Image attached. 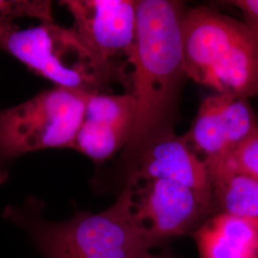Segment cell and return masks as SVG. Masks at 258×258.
<instances>
[{
  "label": "cell",
  "mask_w": 258,
  "mask_h": 258,
  "mask_svg": "<svg viewBox=\"0 0 258 258\" xmlns=\"http://www.w3.org/2000/svg\"><path fill=\"white\" fill-rule=\"evenodd\" d=\"M225 3L239 10L245 19L244 23L258 35V0H230Z\"/></svg>",
  "instance_id": "9a60e30c"
},
{
  "label": "cell",
  "mask_w": 258,
  "mask_h": 258,
  "mask_svg": "<svg viewBox=\"0 0 258 258\" xmlns=\"http://www.w3.org/2000/svg\"><path fill=\"white\" fill-rule=\"evenodd\" d=\"M211 164H221L258 181V127L226 158L206 165Z\"/></svg>",
  "instance_id": "5bb4252c"
},
{
  "label": "cell",
  "mask_w": 258,
  "mask_h": 258,
  "mask_svg": "<svg viewBox=\"0 0 258 258\" xmlns=\"http://www.w3.org/2000/svg\"><path fill=\"white\" fill-rule=\"evenodd\" d=\"M181 42L187 79L216 93L258 96V35L209 7L184 10Z\"/></svg>",
  "instance_id": "3957f363"
},
{
  "label": "cell",
  "mask_w": 258,
  "mask_h": 258,
  "mask_svg": "<svg viewBox=\"0 0 258 258\" xmlns=\"http://www.w3.org/2000/svg\"><path fill=\"white\" fill-rule=\"evenodd\" d=\"M134 118L135 102L130 93L88 96L83 122L70 149L89 158L99 169L125 147Z\"/></svg>",
  "instance_id": "9c48e42d"
},
{
  "label": "cell",
  "mask_w": 258,
  "mask_h": 258,
  "mask_svg": "<svg viewBox=\"0 0 258 258\" xmlns=\"http://www.w3.org/2000/svg\"><path fill=\"white\" fill-rule=\"evenodd\" d=\"M8 172H6L5 170H3L1 167H0V184H4L8 178Z\"/></svg>",
  "instance_id": "e0dca14e"
},
{
  "label": "cell",
  "mask_w": 258,
  "mask_h": 258,
  "mask_svg": "<svg viewBox=\"0 0 258 258\" xmlns=\"http://www.w3.org/2000/svg\"><path fill=\"white\" fill-rule=\"evenodd\" d=\"M194 236L200 258H258V219L218 213Z\"/></svg>",
  "instance_id": "8fae6325"
},
{
  "label": "cell",
  "mask_w": 258,
  "mask_h": 258,
  "mask_svg": "<svg viewBox=\"0 0 258 258\" xmlns=\"http://www.w3.org/2000/svg\"><path fill=\"white\" fill-rule=\"evenodd\" d=\"M32 18L41 23L54 22L52 2L48 0H0V38L18 27L16 19Z\"/></svg>",
  "instance_id": "4fadbf2b"
},
{
  "label": "cell",
  "mask_w": 258,
  "mask_h": 258,
  "mask_svg": "<svg viewBox=\"0 0 258 258\" xmlns=\"http://www.w3.org/2000/svg\"><path fill=\"white\" fill-rule=\"evenodd\" d=\"M257 127L248 99L216 93L204 100L184 137L210 164L228 156Z\"/></svg>",
  "instance_id": "ba28073f"
},
{
  "label": "cell",
  "mask_w": 258,
  "mask_h": 258,
  "mask_svg": "<svg viewBox=\"0 0 258 258\" xmlns=\"http://www.w3.org/2000/svg\"><path fill=\"white\" fill-rule=\"evenodd\" d=\"M73 30L96 60L130 77L126 62L136 40L137 0H63Z\"/></svg>",
  "instance_id": "52a82bcc"
},
{
  "label": "cell",
  "mask_w": 258,
  "mask_h": 258,
  "mask_svg": "<svg viewBox=\"0 0 258 258\" xmlns=\"http://www.w3.org/2000/svg\"><path fill=\"white\" fill-rule=\"evenodd\" d=\"M87 97L55 87L0 109V167L8 172L10 164L26 153L71 148Z\"/></svg>",
  "instance_id": "5b68a950"
},
{
  "label": "cell",
  "mask_w": 258,
  "mask_h": 258,
  "mask_svg": "<svg viewBox=\"0 0 258 258\" xmlns=\"http://www.w3.org/2000/svg\"><path fill=\"white\" fill-rule=\"evenodd\" d=\"M212 185L214 211L258 219V181L221 164L206 165Z\"/></svg>",
  "instance_id": "7c38bea8"
},
{
  "label": "cell",
  "mask_w": 258,
  "mask_h": 258,
  "mask_svg": "<svg viewBox=\"0 0 258 258\" xmlns=\"http://www.w3.org/2000/svg\"><path fill=\"white\" fill-rule=\"evenodd\" d=\"M138 179H165L183 184L197 195L209 212L214 211L208 168L184 135L172 131L152 141L129 169L123 188Z\"/></svg>",
  "instance_id": "30bf717a"
},
{
  "label": "cell",
  "mask_w": 258,
  "mask_h": 258,
  "mask_svg": "<svg viewBox=\"0 0 258 258\" xmlns=\"http://www.w3.org/2000/svg\"><path fill=\"white\" fill-rule=\"evenodd\" d=\"M148 258H182L180 257V256H177L176 254H174L171 250L169 249H163L162 251H160V252H158V253H150L149 255H148Z\"/></svg>",
  "instance_id": "2e32d148"
},
{
  "label": "cell",
  "mask_w": 258,
  "mask_h": 258,
  "mask_svg": "<svg viewBox=\"0 0 258 258\" xmlns=\"http://www.w3.org/2000/svg\"><path fill=\"white\" fill-rule=\"evenodd\" d=\"M43 201L28 197L21 205H10L3 218L26 232L43 258H148L151 249L131 218L127 191L98 213L77 210L65 221L44 216Z\"/></svg>",
  "instance_id": "7a4b0ae2"
},
{
  "label": "cell",
  "mask_w": 258,
  "mask_h": 258,
  "mask_svg": "<svg viewBox=\"0 0 258 258\" xmlns=\"http://www.w3.org/2000/svg\"><path fill=\"white\" fill-rule=\"evenodd\" d=\"M123 189L131 218L150 249L194 234L211 213L191 189L173 181L138 179Z\"/></svg>",
  "instance_id": "8992f818"
},
{
  "label": "cell",
  "mask_w": 258,
  "mask_h": 258,
  "mask_svg": "<svg viewBox=\"0 0 258 258\" xmlns=\"http://www.w3.org/2000/svg\"><path fill=\"white\" fill-rule=\"evenodd\" d=\"M0 49L55 87L84 96L107 93L115 83L130 89V77L100 64L73 28L54 22L16 27L0 38Z\"/></svg>",
  "instance_id": "277c9868"
},
{
  "label": "cell",
  "mask_w": 258,
  "mask_h": 258,
  "mask_svg": "<svg viewBox=\"0 0 258 258\" xmlns=\"http://www.w3.org/2000/svg\"><path fill=\"white\" fill-rule=\"evenodd\" d=\"M184 5L173 0H137V32L129 93L135 102L131 134L120 154L95 170L91 188L119 195L125 176L148 145L174 131L184 80L181 21Z\"/></svg>",
  "instance_id": "6da1fadb"
}]
</instances>
